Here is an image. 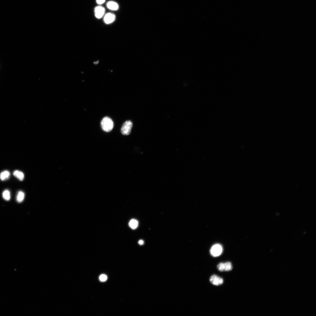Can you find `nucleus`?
<instances>
[{"label": "nucleus", "mask_w": 316, "mask_h": 316, "mask_svg": "<svg viewBox=\"0 0 316 316\" xmlns=\"http://www.w3.org/2000/svg\"><path fill=\"white\" fill-rule=\"evenodd\" d=\"M217 268L221 272L230 271L233 269L232 263L230 262L220 263L218 265Z\"/></svg>", "instance_id": "obj_4"}, {"label": "nucleus", "mask_w": 316, "mask_h": 316, "mask_svg": "<svg viewBox=\"0 0 316 316\" xmlns=\"http://www.w3.org/2000/svg\"><path fill=\"white\" fill-rule=\"evenodd\" d=\"M25 197V194L22 191H19L16 197V200L19 203L23 201Z\"/></svg>", "instance_id": "obj_12"}, {"label": "nucleus", "mask_w": 316, "mask_h": 316, "mask_svg": "<svg viewBox=\"0 0 316 316\" xmlns=\"http://www.w3.org/2000/svg\"><path fill=\"white\" fill-rule=\"evenodd\" d=\"M138 243L140 245H142L144 243V241L142 240H141L139 241Z\"/></svg>", "instance_id": "obj_16"}, {"label": "nucleus", "mask_w": 316, "mask_h": 316, "mask_svg": "<svg viewBox=\"0 0 316 316\" xmlns=\"http://www.w3.org/2000/svg\"><path fill=\"white\" fill-rule=\"evenodd\" d=\"M116 18V15L114 14L111 13H108L105 15L104 17V21L105 24H110L115 21Z\"/></svg>", "instance_id": "obj_5"}, {"label": "nucleus", "mask_w": 316, "mask_h": 316, "mask_svg": "<svg viewBox=\"0 0 316 316\" xmlns=\"http://www.w3.org/2000/svg\"><path fill=\"white\" fill-rule=\"evenodd\" d=\"M101 126L103 129L105 131L108 132L112 129L114 127V123L111 119L108 117L104 118L101 122Z\"/></svg>", "instance_id": "obj_1"}, {"label": "nucleus", "mask_w": 316, "mask_h": 316, "mask_svg": "<svg viewBox=\"0 0 316 316\" xmlns=\"http://www.w3.org/2000/svg\"><path fill=\"white\" fill-rule=\"evenodd\" d=\"M3 198L7 201L9 200L10 198V191L7 190L4 191L3 194Z\"/></svg>", "instance_id": "obj_13"}, {"label": "nucleus", "mask_w": 316, "mask_h": 316, "mask_svg": "<svg viewBox=\"0 0 316 316\" xmlns=\"http://www.w3.org/2000/svg\"><path fill=\"white\" fill-rule=\"evenodd\" d=\"M13 175L21 181L23 180L24 178V175L23 173L19 170H16L13 172Z\"/></svg>", "instance_id": "obj_9"}, {"label": "nucleus", "mask_w": 316, "mask_h": 316, "mask_svg": "<svg viewBox=\"0 0 316 316\" xmlns=\"http://www.w3.org/2000/svg\"><path fill=\"white\" fill-rule=\"evenodd\" d=\"M132 126L133 123L131 121L128 120L125 122L123 124L121 129L122 134L124 135H129L131 133Z\"/></svg>", "instance_id": "obj_2"}, {"label": "nucleus", "mask_w": 316, "mask_h": 316, "mask_svg": "<svg viewBox=\"0 0 316 316\" xmlns=\"http://www.w3.org/2000/svg\"><path fill=\"white\" fill-rule=\"evenodd\" d=\"M105 0H96L97 3L99 5H102L105 2Z\"/></svg>", "instance_id": "obj_15"}, {"label": "nucleus", "mask_w": 316, "mask_h": 316, "mask_svg": "<svg viewBox=\"0 0 316 316\" xmlns=\"http://www.w3.org/2000/svg\"><path fill=\"white\" fill-rule=\"evenodd\" d=\"M99 279L101 282H105L107 279V277L105 275L102 274L100 276Z\"/></svg>", "instance_id": "obj_14"}, {"label": "nucleus", "mask_w": 316, "mask_h": 316, "mask_svg": "<svg viewBox=\"0 0 316 316\" xmlns=\"http://www.w3.org/2000/svg\"><path fill=\"white\" fill-rule=\"evenodd\" d=\"M10 176V173L8 171H5L0 174V179L2 181H4L8 179Z\"/></svg>", "instance_id": "obj_10"}, {"label": "nucleus", "mask_w": 316, "mask_h": 316, "mask_svg": "<svg viewBox=\"0 0 316 316\" xmlns=\"http://www.w3.org/2000/svg\"><path fill=\"white\" fill-rule=\"evenodd\" d=\"M107 6L108 9L114 11L117 10L119 8L118 4L113 1H110L107 2Z\"/></svg>", "instance_id": "obj_8"}, {"label": "nucleus", "mask_w": 316, "mask_h": 316, "mask_svg": "<svg viewBox=\"0 0 316 316\" xmlns=\"http://www.w3.org/2000/svg\"><path fill=\"white\" fill-rule=\"evenodd\" d=\"M129 225L130 227L133 229H135L137 228L138 225V221L135 219H132L130 221Z\"/></svg>", "instance_id": "obj_11"}, {"label": "nucleus", "mask_w": 316, "mask_h": 316, "mask_svg": "<svg viewBox=\"0 0 316 316\" xmlns=\"http://www.w3.org/2000/svg\"><path fill=\"white\" fill-rule=\"evenodd\" d=\"M94 12L96 17L97 18L100 19L102 18L104 15L105 9L104 7L99 6L95 8Z\"/></svg>", "instance_id": "obj_7"}, {"label": "nucleus", "mask_w": 316, "mask_h": 316, "mask_svg": "<svg viewBox=\"0 0 316 316\" xmlns=\"http://www.w3.org/2000/svg\"><path fill=\"white\" fill-rule=\"evenodd\" d=\"M222 252V248L220 244H216L213 246L210 250L211 254L214 257H217L220 255Z\"/></svg>", "instance_id": "obj_3"}, {"label": "nucleus", "mask_w": 316, "mask_h": 316, "mask_svg": "<svg viewBox=\"0 0 316 316\" xmlns=\"http://www.w3.org/2000/svg\"><path fill=\"white\" fill-rule=\"evenodd\" d=\"M210 281L211 283L216 286L221 285L223 282L222 278L215 275H213L211 276Z\"/></svg>", "instance_id": "obj_6"}]
</instances>
